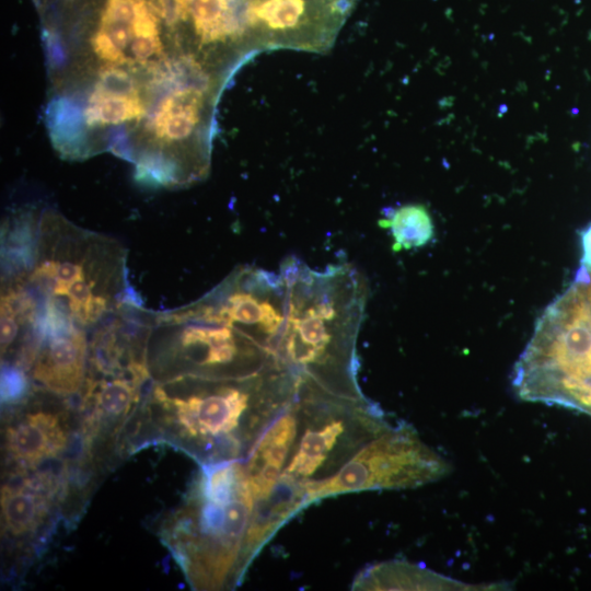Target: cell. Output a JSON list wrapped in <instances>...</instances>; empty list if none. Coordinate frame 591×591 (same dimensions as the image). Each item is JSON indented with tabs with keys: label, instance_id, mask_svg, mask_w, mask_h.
<instances>
[{
	"label": "cell",
	"instance_id": "cell-12",
	"mask_svg": "<svg viewBox=\"0 0 591 591\" xmlns=\"http://www.w3.org/2000/svg\"><path fill=\"white\" fill-rule=\"evenodd\" d=\"M298 433L299 393L294 402L259 436L245 459L254 500L268 495L283 474Z\"/></svg>",
	"mask_w": 591,
	"mask_h": 591
},
{
	"label": "cell",
	"instance_id": "cell-1",
	"mask_svg": "<svg viewBox=\"0 0 591 591\" xmlns=\"http://www.w3.org/2000/svg\"><path fill=\"white\" fill-rule=\"evenodd\" d=\"M48 22L46 63L66 69L94 106L136 130L163 135L195 120L234 74L198 34L184 0H93Z\"/></svg>",
	"mask_w": 591,
	"mask_h": 591
},
{
	"label": "cell",
	"instance_id": "cell-19",
	"mask_svg": "<svg viewBox=\"0 0 591 591\" xmlns=\"http://www.w3.org/2000/svg\"><path fill=\"white\" fill-rule=\"evenodd\" d=\"M581 264L591 269V223L581 232Z\"/></svg>",
	"mask_w": 591,
	"mask_h": 591
},
{
	"label": "cell",
	"instance_id": "cell-6",
	"mask_svg": "<svg viewBox=\"0 0 591 591\" xmlns=\"http://www.w3.org/2000/svg\"><path fill=\"white\" fill-rule=\"evenodd\" d=\"M155 324L157 361L162 360L172 378H239L279 362L271 350V335L225 322L201 300L164 313Z\"/></svg>",
	"mask_w": 591,
	"mask_h": 591
},
{
	"label": "cell",
	"instance_id": "cell-3",
	"mask_svg": "<svg viewBox=\"0 0 591 591\" xmlns=\"http://www.w3.org/2000/svg\"><path fill=\"white\" fill-rule=\"evenodd\" d=\"M301 380L280 362L251 375H177L153 398L175 433L202 464L246 459L269 425L297 398Z\"/></svg>",
	"mask_w": 591,
	"mask_h": 591
},
{
	"label": "cell",
	"instance_id": "cell-18",
	"mask_svg": "<svg viewBox=\"0 0 591 591\" xmlns=\"http://www.w3.org/2000/svg\"><path fill=\"white\" fill-rule=\"evenodd\" d=\"M28 391V380L22 368L2 363L1 368V403L16 404Z\"/></svg>",
	"mask_w": 591,
	"mask_h": 591
},
{
	"label": "cell",
	"instance_id": "cell-9",
	"mask_svg": "<svg viewBox=\"0 0 591 591\" xmlns=\"http://www.w3.org/2000/svg\"><path fill=\"white\" fill-rule=\"evenodd\" d=\"M358 0H246L247 23L259 53L327 54Z\"/></svg>",
	"mask_w": 591,
	"mask_h": 591
},
{
	"label": "cell",
	"instance_id": "cell-7",
	"mask_svg": "<svg viewBox=\"0 0 591 591\" xmlns=\"http://www.w3.org/2000/svg\"><path fill=\"white\" fill-rule=\"evenodd\" d=\"M391 426L366 396H337L301 381L299 433L283 473L303 484L327 478Z\"/></svg>",
	"mask_w": 591,
	"mask_h": 591
},
{
	"label": "cell",
	"instance_id": "cell-13",
	"mask_svg": "<svg viewBox=\"0 0 591 591\" xmlns=\"http://www.w3.org/2000/svg\"><path fill=\"white\" fill-rule=\"evenodd\" d=\"M67 442L66 426L60 416L51 412L28 413L5 431L7 453L22 467H34L56 457Z\"/></svg>",
	"mask_w": 591,
	"mask_h": 591
},
{
	"label": "cell",
	"instance_id": "cell-4",
	"mask_svg": "<svg viewBox=\"0 0 591 591\" xmlns=\"http://www.w3.org/2000/svg\"><path fill=\"white\" fill-rule=\"evenodd\" d=\"M254 499L242 464L201 466L185 503L163 529V540L196 590L241 583V555Z\"/></svg>",
	"mask_w": 591,
	"mask_h": 591
},
{
	"label": "cell",
	"instance_id": "cell-14",
	"mask_svg": "<svg viewBox=\"0 0 591 591\" xmlns=\"http://www.w3.org/2000/svg\"><path fill=\"white\" fill-rule=\"evenodd\" d=\"M471 587L404 560L368 566L351 583L352 590H471Z\"/></svg>",
	"mask_w": 591,
	"mask_h": 591
},
{
	"label": "cell",
	"instance_id": "cell-2",
	"mask_svg": "<svg viewBox=\"0 0 591 591\" xmlns=\"http://www.w3.org/2000/svg\"><path fill=\"white\" fill-rule=\"evenodd\" d=\"M2 241L4 286L28 293L42 333L85 328L138 304L127 280L126 252L51 210L12 221Z\"/></svg>",
	"mask_w": 591,
	"mask_h": 591
},
{
	"label": "cell",
	"instance_id": "cell-15",
	"mask_svg": "<svg viewBox=\"0 0 591 591\" xmlns=\"http://www.w3.org/2000/svg\"><path fill=\"white\" fill-rule=\"evenodd\" d=\"M149 374L121 373L88 380L85 399L96 420H118L127 416L139 397V387Z\"/></svg>",
	"mask_w": 591,
	"mask_h": 591
},
{
	"label": "cell",
	"instance_id": "cell-11",
	"mask_svg": "<svg viewBox=\"0 0 591 591\" xmlns=\"http://www.w3.org/2000/svg\"><path fill=\"white\" fill-rule=\"evenodd\" d=\"M309 506L304 484L286 473L268 495L254 500L241 555L242 577L273 536Z\"/></svg>",
	"mask_w": 591,
	"mask_h": 591
},
{
	"label": "cell",
	"instance_id": "cell-16",
	"mask_svg": "<svg viewBox=\"0 0 591 591\" xmlns=\"http://www.w3.org/2000/svg\"><path fill=\"white\" fill-rule=\"evenodd\" d=\"M47 513L46 499L31 485L7 484L1 490V517L5 532L22 536L34 532Z\"/></svg>",
	"mask_w": 591,
	"mask_h": 591
},
{
	"label": "cell",
	"instance_id": "cell-17",
	"mask_svg": "<svg viewBox=\"0 0 591 591\" xmlns=\"http://www.w3.org/2000/svg\"><path fill=\"white\" fill-rule=\"evenodd\" d=\"M379 224L390 230L394 252L422 247L434 234L432 218L428 209L420 204H408L393 209L379 220Z\"/></svg>",
	"mask_w": 591,
	"mask_h": 591
},
{
	"label": "cell",
	"instance_id": "cell-10",
	"mask_svg": "<svg viewBox=\"0 0 591 591\" xmlns=\"http://www.w3.org/2000/svg\"><path fill=\"white\" fill-rule=\"evenodd\" d=\"M88 357L84 331L68 327L46 334L32 363L33 379L50 393L67 396L82 389Z\"/></svg>",
	"mask_w": 591,
	"mask_h": 591
},
{
	"label": "cell",
	"instance_id": "cell-5",
	"mask_svg": "<svg viewBox=\"0 0 591 591\" xmlns=\"http://www.w3.org/2000/svg\"><path fill=\"white\" fill-rule=\"evenodd\" d=\"M512 385L524 401L591 415V306L577 283L541 314Z\"/></svg>",
	"mask_w": 591,
	"mask_h": 591
},
{
	"label": "cell",
	"instance_id": "cell-8",
	"mask_svg": "<svg viewBox=\"0 0 591 591\" xmlns=\"http://www.w3.org/2000/svg\"><path fill=\"white\" fill-rule=\"evenodd\" d=\"M449 463L401 421L366 443L334 475L304 484L309 505L343 494L416 488L444 477Z\"/></svg>",
	"mask_w": 591,
	"mask_h": 591
}]
</instances>
